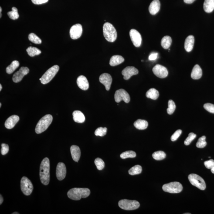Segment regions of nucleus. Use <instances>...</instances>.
Masks as SVG:
<instances>
[{"instance_id":"obj_1","label":"nucleus","mask_w":214,"mask_h":214,"mask_svg":"<svg viewBox=\"0 0 214 214\" xmlns=\"http://www.w3.org/2000/svg\"><path fill=\"white\" fill-rule=\"evenodd\" d=\"M39 174L41 182L47 185L50 181V161L47 158L44 159L41 163Z\"/></svg>"},{"instance_id":"obj_2","label":"nucleus","mask_w":214,"mask_h":214,"mask_svg":"<svg viewBox=\"0 0 214 214\" xmlns=\"http://www.w3.org/2000/svg\"><path fill=\"white\" fill-rule=\"evenodd\" d=\"M90 190L86 188H73L68 192V196L73 200H79L82 198H87L90 195Z\"/></svg>"},{"instance_id":"obj_3","label":"nucleus","mask_w":214,"mask_h":214,"mask_svg":"<svg viewBox=\"0 0 214 214\" xmlns=\"http://www.w3.org/2000/svg\"><path fill=\"white\" fill-rule=\"evenodd\" d=\"M103 35L108 42H113L117 39V31L111 24L105 23L103 25Z\"/></svg>"},{"instance_id":"obj_4","label":"nucleus","mask_w":214,"mask_h":214,"mask_svg":"<svg viewBox=\"0 0 214 214\" xmlns=\"http://www.w3.org/2000/svg\"><path fill=\"white\" fill-rule=\"evenodd\" d=\"M53 120V117L50 114L43 116L38 122L35 128L37 134H41L46 130L50 125Z\"/></svg>"},{"instance_id":"obj_5","label":"nucleus","mask_w":214,"mask_h":214,"mask_svg":"<svg viewBox=\"0 0 214 214\" xmlns=\"http://www.w3.org/2000/svg\"><path fill=\"white\" fill-rule=\"evenodd\" d=\"M59 67L58 65H55L50 68H49L39 79L41 83L42 84L45 85L49 83L55 77V76L59 72Z\"/></svg>"},{"instance_id":"obj_6","label":"nucleus","mask_w":214,"mask_h":214,"mask_svg":"<svg viewBox=\"0 0 214 214\" xmlns=\"http://www.w3.org/2000/svg\"><path fill=\"white\" fill-rule=\"evenodd\" d=\"M119 206L124 210L131 211L138 209L140 204L136 200H130L126 199H122L119 202Z\"/></svg>"},{"instance_id":"obj_7","label":"nucleus","mask_w":214,"mask_h":214,"mask_svg":"<svg viewBox=\"0 0 214 214\" xmlns=\"http://www.w3.org/2000/svg\"><path fill=\"white\" fill-rule=\"evenodd\" d=\"M188 178L190 182L194 186L202 190H204L206 188V184L204 180L199 176L195 174H191L188 176Z\"/></svg>"},{"instance_id":"obj_8","label":"nucleus","mask_w":214,"mask_h":214,"mask_svg":"<svg viewBox=\"0 0 214 214\" xmlns=\"http://www.w3.org/2000/svg\"><path fill=\"white\" fill-rule=\"evenodd\" d=\"M162 189L164 192L176 194L179 193L182 191L183 187L180 182H174L165 184L163 186Z\"/></svg>"},{"instance_id":"obj_9","label":"nucleus","mask_w":214,"mask_h":214,"mask_svg":"<svg viewBox=\"0 0 214 214\" xmlns=\"http://www.w3.org/2000/svg\"><path fill=\"white\" fill-rule=\"evenodd\" d=\"M21 188L24 194L29 195L32 193L33 189V185L27 177H23L21 180Z\"/></svg>"},{"instance_id":"obj_10","label":"nucleus","mask_w":214,"mask_h":214,"mask_svg":"<svg viewBox=\"0 0 214 214\" xmlns=\"http://www.w3.org/2000/svg\"><path fill=\"white\" fill-rule=\"evenodd\" d=\"M115 100L116 103H119L123 101L126 103H129L130 97L129 95L124 89H120L116 92L114 95Z\"/></svg>"},{"instance_id":"obj_11","label":"nucleus","mask_w":214,"mask_h":214,"mask_svg":"<svg viewBox=\"0 0 214 214\" xmlns=\"http://www.w3.org/2000/svg\"><path fill=\"white\" fill-rule=\"evenodd\" d=\"M153 73L160 78H164L168 76V69L165 67L159 64L155 65L152 69Z\"/></svg>"},{"instance_id":"obj_12","label":"nucleus","mask_w":214,"mask_h":214,"mask_svg":"<svg viewBox=\"0 0 214 214\" xmlns=\"http://www.w3.org/2000/svg\"><path fill=\"white\" fill-rule=\"evenodd\" d=\"M129 35L132 42L134 46L137 47L140 46L141 45L142 39L139 32L137 30L132 29L130 31Z\"/></svg>"},{"instance_id":"obj_13","label":"nucleus","mask_w":214,"mask_h":214,"mask_svg":"<svg viewBox=\"0 0 214 214\" xmlns=\"http://www.w3.org/2000/svg\"><path fill=\"white\" fill-rule=\"evenodd\" d=\"M83 29L80 24H76L73 25L71 28L69 34L71 38L73 39H79L81 36Z\"/></svg>"},{"instance_id":"obj_14","label":"nucleus","mask_w":214,"mask_h":214,"mask_svg":"<svg viewBox=\"0 0 214 214\" xmlns=\"http://www.w3.org/2000/svg\"><path fill=\"white\" fill-rule=\"evenodd\" d=\"M29 72V68L25 67H22L18 71L13 75L12 80L15 83H18L22 81L24 76L27 75Z\"/></svg>"},{"instance_id":"obj_15","label":"nucleus","mask_w":214,"mask_h":214,"mask_svg":"<svg viewBox=\"0 0 214 214\" xmlns=\"http://www.w3.org/2000/svg\"><path fill=\"white\" fill-rule=\"evenodd\" d=\"M99 81L100 83L105 86L106 90L107 91L110 90L112 82V78L111 75L107 73H103L100 75Z\"/></svg>"},{"instance_id":"obj_16","label":"nucleus","mask_w":214,"mask_h":214,"mask_svg":"<svg viewBox=\"0 0 214 214\" xmlns=\"http://www.w3.org/2000/svg\"><path fill=\"white\" fill-rule=\"evenodd\" d=\"M138 70L133 66H128L122 72L123 78L126 80H129L132 76L138 74Z\"/></svg>"},{"instance_id":"obj_17","label":"nucleus","mask_w":214,"mask_h":214,"mask_svg":"<svg viewBox=\"0 0 214 214\" xmlns=\"http://www.w3.org/2000/svg\"><path fill=\"white\" fill-rule=\"evenodd\" d=\"M56 175L59 181H62L64 179L66 175V168L63 163L60 162L58 164L56 167Z\"/></svg>"},{"instance_id":"obj_18","label":"nucleus","mask_w":214,"mask_h":214,"mask_svg":"<svg viewBox=\"0 0 214 214\" xmlns=\"http://www.w3.org/2000/svg\"><path fill=\"white\" fill-rule=\"evenodd\" d=\"M19 120V117L18 116L13 115L10 116L5 121V125L6 128L9 129L14 128Z\"/></svg>"},{"instance_id":"obj_19","label":"nucleus","mask_w":214,"mask_h":214,"mask_svg":"<svg viewBox=\"0 0 214 214\" xmlns=\"http://www.w3.org/2000/svg\"><path fill=\"white\" fill-rule=\"evenodd\" d=\"M76 83L79 88L84 90H86L89 88V83L85 76H81L77 78Z\"/></svg>"},{"instance_id":"obj_20","label":"nucleus","mask_w":214,"mask_h":214,"mask_svg":"<svg viewBox=\"0 0 214 214\" xmlns=\"http://www.w3.org/2000/svg\"><path fill=\"white\" fill-rule=\"evenodd\" d=\"M160 2L159 0H154L149 7V11L152 15H155L159 12L160 8Z\"/></svg>"},{"instance_id":"obj_21","label":"nucleus","mask_w":214,"mask_h":214,"mask_svg":"<svg viewBox=\"0 0 214 214\" xmlns=\"http://www.w3.org/2000/svg\"><path fill=\"white\" fill-rule=\"evenodd\" d=\"M72 158L76 162H78L80 159L81 150L77 146L73 145L70 148Z\"/></svg>"},{"instance_id":"obj_22","label":"nucleus","mask_w":214,"mask_h":214,"mask_svg":"<svg viewBox=\"0 0 214 214\" xmlns=\"http://www.w3.org/2000/svg\"><path fill=\"white\" fill-rule=\"evenodd\" d=\"M194 43V37L193 35H189L185 40V48L187 52H190L192 50Z\"/></svg>"},{"instance_id":"obj_23","label":"nucleus","mask_w":214,"mask_h":214,"mask_svg":"<svg viewBox=\"0 0 214 214\" xmlns=\"http://www.w3.org/2000/svg\"><path fill=\"white\" fill-rule=\"evenodd\" d=\"M202 76V71L200 67L198 65H195L192 69L191 76L193 79H200Z\"/></svg>"},{"instance_id":"obj_24","label":"nucleus","mask_w":214,"mask_h":214,"mask_svg":"<svg viewBox=\"0 0 214 214\" xmlns=\"http://www.w3.org/2000/svg\"><path fill=\"white\" fill-rule=\"evenodd\" d=\"M73 119L75 122L78 123H83L85 121L84 115L82 112L76 110L73 113Z\"/></svg>"},{"instance_id":"obj_25","label":"nucleus","mask_w":214,"mask_h":214,"mask_svg":"<svg viewBox=\"0 0 214 214\" xmlns=\"http://www.w3.org/2000/svg\"><path fill=\"white\" fill-rule=\"evenodd\" d=\"M124 59L120 55H114L110 59V64L111 66H115L121 64L124 61Z\"/></svg>"},{"instance_id":"obj_26","label":"nucleus","mask_w":214,"mask_h":214,"mask_svg":"<svg viewBox=\"0 0 214 214\" xmlns=\"http://www.w3.org/2000/svg\"><path fill=\"white\" fill-rule=\"evenodd\" d=\"M203 8L206 12H212L214 9V0H205Z\"/></svg>"},{"instance_id":"obj_27","label":"nucleus","mask_w":214,"mask_h":214,"mask_svg":"<svg viewBox=\"0 0 214 214\" xmlns=\"http://www.w3.org/2000/svg\"><path fill=\"white\" fill-rule=\"evenodd\" d=\"M134 125L135 128L138 129L144 130L148 127V123L146 120L139 119L134 123Z\"/></svg>"},{"instance_id":"obj_28","label":"nucleus","mask_w":214,"mask_h":214,"mask_svg":"<svg viewBox=\"0 0 214 214\" xmlns=\"http://www.w3.org/2000/svg\"><path fill=\"white\" fill-rule=\"evenodd\" d=\"M146 96L148 98H151L152 100H157L159 96V93L156 89L151 88L147 92Z\"/></svg>"},{"instance_id":"obj_29","label":"nucleus","mask_w":214,"mask_h":214,"mask_svg":"<svg viewBox=\"0 0 214 214\" xmlns=\"http://www.w3.org/2000/svg\"><path fill=\"white\" fill-rule=\"evenodd\" d=\"M172 43V39L169 36H165L161 41V45L164 49H168Z\"/></svg>"},{"instance_id":"obj_30","label":"nucleus","mask_w":214,"mask_h":214,"mask_svg":"<svg viewBox=\"0 0 214 214\" xmlns=\"http://www.w3.org/2000/svg\"><path fill=\"white\" fill-rule=\"evenodd\" d=\"M20 63L17 60H15L12 62V63L8 66L6 68L7 73L8 74L12 73L19 67Z\"/></svg>"},{"instance_id":"obj_31","label":"nucleus","mask_w":214,"mask_h":214,"mask_svg":"<svg viewBox=\"0 0 214 214\" xmlns=\"http://www.w3.org/2000/svg\"><path fill=\"white\" fill-rule=\"evenodd\" d=\"M27 52L28 55L30 56L33 57L36 55L41 54V51L39 49L34 47H29L26 50Z\"/></svg>"},{"instance_id":"obj_32","label":"nucleus","mask_w":214,"mask_h":214,"mask_svg":"<svg viewBox=\"0 0 214 214\" xmlns=\"http://www.w3.org/2000/svg\"><path fill=\"white\" fill-rule=\"evenodd\" d=\"M142 171V168L140 165H136L133 167L129 171V173L131 175H138Z\"/></svg>"},{"instance_id":"obj_33","label":"nucleus","mask_w":214,"mask_h":214,"mask_svg":"<svg viewBox=\"0 0 214 214\" xmlns=\"http://www.w3.org/2000/svg\"><path fill=\"white\" fill-rule=\"evenodd\" d=\"M152 157L154 159L156 160H161L164 159L166 157V154L164 151H159L153 153Z\"/></svg>"},{"instance_id":"obj_34","label":"nucleus","mask_w":214,"mask_h":214,"mask_svg":"<svg viewBox=\"0 0 214 214\" xmlns=\"http://www.w3.org/2000/svg\"><path fill=\"white\" fill-rule=\"evenodd\" d=\"M8 15L11 19L15 20L18 19L19 15L18 13L17 8L13 7L12 8V11L7 13Z\"/></svg>"},{"instance_id":"obj_35","label":"nucleus","mask_w":214,"mask_h":214,"mask_svg":"<svg viewBox=\"0 0 214 214\" xmlns=\"http://www.w3.org/2000/svg\"><path fill=\"white\" fill-rule=\"evenodd\" d=\"M136 157V154L135 152L133 151H128L122 153L120 155V157L123 159H125L127 158H134Z\"/></svg>"},{"instance_id":"obj_36","label":"nucleus","mask_w":214,"mask_h":214,"mask_svg":"<svg viewBox=\"0 0 214 214\" xmlns=\"http://www.w3.org/2000/svg\"><path fill=\"white\" fill-rule=\"evenodd\" d=\"M28 39L31 42L37 44H39L41 43L42 42L41 40L40 39L37 35L34 33L29 34V36H28Z\"/></svg>"},{"instance_id":"obj_37","label":"nucleus","mask_w":214,"mask_h":214,"mask_svg":"<svg viewBox=\"0 0 214 214\" xmlns=\"http://www.w3.org/2000/svg\"><path fill=\"white\" fill-rule=\"evenodd\" d=\"M206 137L205 136H202L198 140L196 143V146L197 148H204L207 145L206 142Z\"/></svg>"},{"instance_id":"obj_38","label":"nucleus","mask_w":214,"mask_h":214,"mask_svg":"<svg viewBox=\"0 0 214 214\" xmlns=\"http://www.w3.org/2000/svg\"><path fill=\"white\" fill-rule=\"evenodd\" d=\"M176 109L175 103L172 100H169L168 102V108L167 109V113L169 115L172 114Z\"/></svg>"},{"instance_id":"obj_39","label":"nucleus","mask_w":214,"mask_h":214,"mask_svg":"<svg viewBox=\"0 0 214 214\" xmlns=\"http://www.w3.org/2000/svg\"><path fill=\"white\" fill-rule=\"evenodd\" d=\"M107 129L106 127H100L96 129L95 131V135L96 136H100V137H103L106 135L107 133Z\"/></svg>"},{"instance_id":"obj_40","label":"nucleus","mask_w":214,"mask_h":214,"mask_svg":"<svg viewBox=\"0 0 214 214\" xmlns=\"http://www.w3.org/2000/svg\"><path fill=\"white\" fill-rule=\"evenodd\" d=\"M95 164L99 170H102L103 169L105 166V163L103 160L100 158L96 159L94 161Z\"/></svg>"},{"instance_id":"obj_41","label":"nucleus","mask_w":214,"mask_h":214,"mask_svg":"<svg viewBox=\"0 0 214 214\" xmlns=\"http://www.w3.org/2000/svg\"><path fill=\"white\" fill-rule=\"evenodd\" d=\"M196 135L194 133H190L189 135H188V137L185 140L184 144L186 146L190 145L193 140L196 138Z\"/></svg>"},{"instance_id":"obj_42","label":"nucleus","mask_w":214,"mask_h":214,"mask_svg":"<svg viewBox=\"0 0 214 214\" xmlns=\"http://www.w3.org/2000/svg\"><path fill=\"white\" fill-rule=\"evenodd\" d=\"M204 108L207 111L214 114V105L211 103H205L203 106Z\"/></svg>"},{"instance_id":"obj_43","label":"nucleus","mask_w":214,"mask_h":214,"mask_svg":"<svg viewBox=\"0 0 214 214\" xmlns=\"http://www.w3.org/2000/svg\"><path fill=\"white\" fill-rule=\"evenodd\" d=\"M182 133V130L179 129L177 130L171 137V140L172 141H175L177 140Z\"/></svg>"},{"instance_id":"obj_44","label":"nucleus","mask_w":214,"mask_h":214,"mask_svg":"<svg viewBox=\"0 0 214 214\" xmlns=\"http://www.w3.org/2000/svg\"><path fill=\"white\" fill-rule=\"evenodd\" d=\"M1 147H2V148L1 150V153L2 155H5L7 154L9 151V146L8 144L3 143L1 144Z\"/></svg>"},{"instance_id":"obj_45","label":"nucleus","mask_w":214,"mask_h":214,"mask_svg":"<svg viewBox=\"0 0 214 214\" xmlns=\"http://www.w3.org/2000/svg\"><path fill=\"white\" fill-rule=\"evenodd\" d=\"M204 165L208 169H211L214 166V160L210 159L205 161Z\"/></svg>"},{"instance_id":"obj_46","label":"nucleus","mask_w":214,"mask_h":214,"mask_svg":"<svg viewBox=\"0 0 214 214\" xmlns=\"http://www.w3.org/2000/svg\"><path fill=\"white\" fill-rule=\"evenodd\" d=\"M158 54L157 52H153L150 55L148 59L150 60H155L158 58Z\"/></svg>"},{"instance_id":"obj_47","label":"nucleus","mask_w":214,"mask_h":214,"mask_svg":"<svg viewBox=\"0 0 214 214\" xmlns=\"http://www.w3.org/2000/svg\"><path fill=\"white\" fill-rule=\"evenodd\" d=\"M32 2L35 5H41L49 1V0H32Z\"/></svg>"},{"instance_id":"obj_48","label":"nucleus","mask_w":214,"mask_h":214,"mask_svg":"<svg viewBox=\"0 0 214 214\" xmlns=\"http://www.w3.org/2000/svg\"><path fill=\"white\" fill-rule=\"evenodd\" d=\"M195 0H184V2L187 4H192Z\"/></svg>"},{"instance_id":"obj_49","label":"nucleus","mask_w":214,"mask_h":214,"mask_svg":"<svg viewBox=\"0 0 214 214\" xmlns=\"http://www.w3.org/2000/svg\"><path fill=\"white\" fill-rule=\"evenodd\" d=\"M0 196H1V197H0V198H1V200H0V205H1L3 202V197L1 195Z\"/></svg>"},{"instance_id":"obj_50","label":"nucleus","mask_w":214,"mask_h":214,"mask_svg":"<svg viewBox=\"0 0 214 214\" xmlns=\"http://www.w3.org/2000/svg\"><path fill=\"white\" fill-rule=\"evenodd\" d=\"M211 172H212V173L214 174V166L213 168H211Z\"/></svg>"},{"instance_id":"obj_51","label":"nucleus","mask_w":214,"mask_h":214,"mask_svg":"<svg viewBox=\"0 0 214 214\" xmlns=\"http://www.w3.org/2000/svg\"><path fill=\"white\" fill-rule=\"evenodd\" d=\"M2 85L1 84H0V91H1V90H2Z\"/></svg>"},{"instance_id":"obj_52","label":"nucleus","mask_w":214,"mask_h":214,"mask_svg":"<svg viewBox=\"0 0 214 214\" xmlns=\"http://www.w3.org/2000/svg\"><path fill=\"white\" fill-rule=\"evenodd\" d=\"M19 213H18V212H13V213H12V214H19Z\"/></svg>"},{"instance_id":"obj_53","label":"nucleus","mask_w":214,"mask_h":214,"mask_svg":"<svg viewBox=\"0 0 214 214\" xmlns=\"http://www.w3.org/2000/svg\"><path fill=\"white\" fill-rule=\"evenodd\" d=\"M1 12H2V8L1 7H0V12H1Z\"/></svg>"},{"instance_id":"obj_54","label":"nucleus","mask_w":214,"mask_h":214,"mask_svg":"<svg viewBox=\"0 0 214 214\" xmlns=\"http://www.w3.org/2000/svg\"><path fill=\"white\" fill-rule=\"evenodd\" d=\"M1 105H2V104H1V103H0V107H1Z\"/></svg>"},{"instance_id":"obj_55","label":"nucleus","mask_w":214,"mask_h":214,"mask_svg":"<svg viewBox=\"0 0 214 214\" xmlns=\"http://www.w3.org/2000/svg\"><path fill=\"white\" fill-rule=\"evenodd\" d=\"M191 213H185V214H190Z\"/></svg>"}]
</instances>
